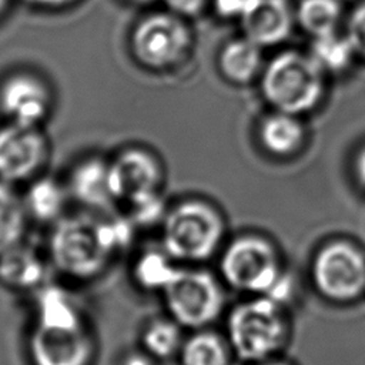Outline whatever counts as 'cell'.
<instances>
[{"label": "cell", "instance_id": "cell-17", "mask_svg": "<svg viewBox=\"0 0 365 365\" xmlns=\"http://www.w3.org/2000/svg\"><path fill=\"white\" fill-rule=\"evenodd\" d=\"M264 66L262 47L245 36L227 41L218 54V68L232 84H248L259 78Z\"/></svg>", "mask_w": 365, "mask_h": 365}, {"label": "cell", "instance_id": "cell-7", "mask_svg": "<svg viewBox=\"0 0 365 365\" xmlns=\"http://www.w3.org/2000/svg\"><path fill=\"white\" fill-rule=\"evenodd\" d=\"M131 53L140 66L170 70L191 51L192 33L185 19L170 11H154L137 21L130 37Z\"/></svg>", "mask_w": 365, "mask_h": 365}, {"label": "cell", "instance_id": "cell-20", "mask_svg": "<svg viewBox=\"0 0 365 365\" xmlns=\"http://www.w3.org/2000/svg\"><path fill=\"white\" fill-rule=\"evenodd\" d=\"M234 354L225 334L212 327L187 331L177 365H231Z\"/></svg>", "mask_w": 365, "mask_h": 365}, {"label": "cell", "instance_id": "cell-2", "mask_svg": "<svg viewBox=\"0 0 365 365\" xmlns=\"http://www.w3.org/2000/svg\"><path fill=\"white\" fill-rule=\"evenodd\" d=\"M157 242L181 265H205L225 244V220L212 202L184 198L167 208Z\"/></svg>", "mask_w": 365, "mask_h": 365}, {"label": "cell", "instance_id": "cell-30", "mask_svg": "<svg viewBox=\"0 0 365 365\" xmlns=\"http://www.w3.org/2000/svg\"><path fill=\"white\" fill-rule=\"evenodd\" d=\"M24 1L41 9H61L76 3L77 0H24Z\"/></svg>", "mask_w": 365, "mask_h": 365}, {"label": "cell", "instance_id": "cell-11", "mask_svg": "<svg viewBox=\"0 0 365 365\" xmlns=\"http://www.w3.org/2000/svg\"><path fill=\"white\" fill-rule=\"evenodd\" d=\"M110 178L118 205L161 192L160 160L143 148H127L110 163Z\"/></svg>", "mask_w": 365, "mask_h": 365}, {"label": "cell", "instance_id": "cell-21", "mask_svg": "<svg viewBox=\"0 0 365 365\" xmlns=\"http://www.w3.org/2000/svg\"><path fill=\"white\" fill-rule=\"evenodd\" d=\"M305 140V128L299 115L272 111L259 124V141L274 155L288 157L297 153Z\"/></svg>", "mask_w": 365, "mask_h": 365}, {"label": "cell", "instance_id": "cell-15", "mask_svg": "<svg viewBox=\"0 0 365 365\" xmlns=\"http://www.w3.org/2000/svg\"><path fill=\"white\" fill-rule=\"evenodd\" d=\"M294 21L295 13L287 0H247L240 16L244 36L261 47L285 40Z\"/></svg>", "mask_w": 365, "mask_h": 365}, {"label": "cell", "instance_id": "cell-22", "mask_svg": "<svg viewBox=\"0 0 365 365\" xmlns=\"http://www.w3.org/2000/svg\"><path fill=\"white\" fill-rule=\"evenodd\" d=\"M29 225L23 198L10 184L0 181V255L26 241Z\"/></svg>", "mask_w": 365, "mask_h": 365}, {"label": "cell", "instance_id": "cell-8", "mask_svg": "<svg viewBox=\"0 0 365 365\" xmlns=\"http://www.w3.org/2000/svg\"><path fill=\"white\" fill-rule=\"evenodd\" d=\"M24 346L29 365H94L98 356V339L91 322L30 324Z\"/></svg>", "mask_w": 365, "mask_h": 365}, {"label": "cell", "instance_id": "cell-13", "mask_svg": "<svg viewBox=\"0 0 365 365\" xmlns=\"http://www.w3.org/2000/svg\"><path fill=\"white\" fill-rule=\"evenodd\" d=\"M51 272L44 248L38 250L27 241L0 255V285L13 294L31 297L50 281Z\"/></svg>", "mask_w": 365, "mask_h": 365}, {"label": "cell", "instance_id": "cell-29", "mask_svg": "<svg viewBox=\"0 0 365 365\" xmlns=\"http://www.w3.org/2000/svg\"><path fill=\"white\" fill-rule=\"evenodd\" d=\"M354 174L359 187L365 191V145L358 150L354 160Z\"/></svg>", "mask_w": 365, "mask_h": 365}, {"label": "cell", "instance_id": "cell-23", "mask_svg": "<svg viewBox=\"0 0 365 365\" xmlns=\"http://www.w3.org/2000/svg\"><path fill=\"white\" fill-rule=\"evenodd\" d=\"M294 13L297 24L312 38L336 33L342 20L338 0H299Z\"/></svg>", "mask_w": 365, "mask_h": 365}, {"label": "cell", "instance_id": "cell-5", "mask_svg": "<svg viewBox=\"0 0 365 365\" xmlns=\"http://www.w3.org/2000/svg\"><path fill=\"white\" fill-rule=\"evenodd\" d=\"M225 336L235 358L247 362L267 359L285 338V322L275 299L257 295L237 304L227 317Z\"/></svg>", "mask_w": 365, "mask_h": 365}, {"label": "cell", "instance_id": "cell-16", "mask_svg": "<svg viewBox=\"0 0 365 365\" xmlns=\"http://www.w3.org/2000/svg\"><path fill=\"white\" fill-rule=\"evenodd\" d=\"M180 265L181 264L173 259L157 242L134 250V257L130 264V277L140 291L160 295L175 275Z\"/></svg>", "mask_w": 365, "mask_h": 365}, {"label": "cell", "instance_id": "cell-32", "mask_svg": "<svg viewBox=\"0 0 365 365\" xmlns=\"http://www.w3.org/2000/svg\"><path fill=\"white\" fill-rule=\"evenodd\" d=\"M131 1H134V3H141V4H145V3H151V1H154V0H131Z\"/></svg>", "mask_w": 365, "mask_h": 365}, {"label": "cell", "instance_id": "cell-31", "mask_svg": "<svg viewBox=\"0 0 365 365\" xmlns=\"http://www.w3.org/2000/svg\"><path fill=\"white\" fill-rule=\"evenodd\" d=\"M7 6H9V0H0V16L6 11Z\"/></svg>", "mask_w": 365, "mask_h": 365}, {"label": "cell", "instance_id": "cell-25", "mask_svg": "<svg viewBox=\"0 0 365 365\" xmlns=\"http://www.w3.org/2000/svg\"><path fill=\"white\" fill-rule=\"evenodd\" d=\"M344 34L349 40L356 57L365 60V0L348 14Z\"/></svg>", "mask_w": 365, "mask_h": 365}, {"label": "cell", "instance_id": "cell-14", "mask_svg": "<svg viewBox=\"0 0 365 365\" xmlns=\"http://www.w3.org/2000/svg\"><path fill=\"white\" fill-rule=\"evenodd\" d=\"M67 190L70 198L84 211L106 214L118 207L110 178V163L100 158H86L70 173Z\"/></svg>", "mask_w": 365, "mask_h": 365}, {"label": "cell", "instance_id": "cell-33", "mask_svg": "<svg viewBox=\"0 0 365 365\" xmlns=\"http://www.w3.org/2000/svg\"><path fill=\"white\" fill-rule=\"evenodd\" d=\"M262 365H284V364H279V362H267V364H262Z\"/></svg>", "mask_w": 365, "mask_h": 365}, {"label": "cell", "instance_id": "cell-3", "mask_svg": "<svg viewBox=\"0 0 365 365\" xmlns=\"http://www.w3.org/2000/svg\"><path fill=\"white\" fill-rule=\"evenodd\" d=\"M259 87L274 111L302 115L319 104L325 90V73L309 53L287 50L265 63Z\"/></svg>", "mask_w": 365, "mask_h": 365}, {"label": "cell", "instance_id": "cell-9", "mask_svg": "<svg viewBox=\"0 0 365 365\" xmlns=\"http://www.w3.org/2000/svg\"><path fill=\"white\" fill-rule=\"evenodd\" d=\"M318 291L334 301H349L365 291V258L346 242L325 245L312 264Z\"/></svg>", "mask_w": 365, "mask_h": 365}, {"label": "cell", "instance_id": "cell-18", "mask_svg": "<svg viewBox=\"0 0 365 365\" xmlns=\"http://www.w3.org/2000/svg\"><path fill=\"white\" fill-rule=\"evenodd\" d=\"M187 331L165 312L147 318L138 329L137 346L164 364L175 361Z\"/></svg>", "mask_w": 365, "mask_h": 365}, {"label": "cell", "instance_id": "cell-1", "mask_svg": "<svg viewBox=\"0 0 365 365\" xmlns=\"http://www.w3.org/2000/svg\"><path fill=\"white\" fill-rule=\"evenodd\" d=\"M53 272L76 284H88L104 275L118 259L110 245L101 214H66L53 224L44 245Z\"/></svg>", "mask_w": 365, "mask_h": 365}, {"label": "cell", "instance_id": "cell-6", "mask_svg": "<svg viewBox=\"0 0 365 365\" xmlns=\"http://www.w3.org/2000/svg\"><path fill=\"white\" fill-rule=\"evenodd\" d=\"M221 281L241 292L272 298L281 285L279 264L272 245L258 235H240L218 254Z\"/></svg>", "mask_w": 365, "mask_h": 365}, {"label": "cell", "instance_id": "cell-4", "mask_svg": "<svg viewBox=\"0 0 365 365\" xmlns=\"http://www.w3.org/2000/svg\"><path fill=\"white\" fill-rule=\"evenodd\" d=\"M158 297L164 312L185 331L212 327L225 305L224 282L204 265H180Z\"/></svg>", "mask_w": 365, "mask_h": 365}, {"label": "cell", "instance_id": "cell-27", "mask_svg": "<svg viewBox=\"0 0 365 365\" xmlns=\"http://www.w3.org/2000/svg\"><path fill=\"white\" fill-rule=\"evenodd\" d=\"M217 13L222 17H238L241 16L247 0H212Z\"/></svg>", "mask_w": 365, "mask_h": 365}, {"label": "cell", "instance_id": "cell-12", "mask_svg": "<svg viewBox=\"0 0 365 365\" xmlns=\"http://www.w3.org/2000/svg\"><path fill=\"white\" fill-rule=\"evenodd\" d=\"M51 94L46 83L30 73H14L0 86V111L9 123L38 125L48 114Z\"/></svg>", "mask_w": 365, "mask_h": 365}, {"label": "cell", "instance_id": "cell-24", "mask_svg": "<svg viewBox=\"0 0 365 365\" xmlns=\"http://www.w3.org/2000/svg\"><path fill=\"white\" fill-rule=\"evenodd\" d=\"M309 54L325 74L346 70L356 57L346 36L338 31L312 38Z\"/></svg>", "mask_w": 365, "mask_h": 365}, {"label": "cell", "instance_id": "cell-10", "mask_svg": "<svg viewBox=\"0 0 365 365\" xmlns=\"http://www.w3.org/2000/svg\"><path fill=\"white\" fill-rule=\"evenodd\" d=\"M48 155V144L36 125L7 123L0 127V181L16 184L34 178Z\"/></svg>", "mask_w": 365, "mask_h": 365}, {"label": "cell", "instance_id": "cell-19", "mask_svg": "<svg viewBox=\"0 0 365 365\" xmlns=\"http://www.w3.org/2000/svg\"><path fill=\"white\" fill-rule=\"evenodd\" d=\"M68 200L67 187L50 177L34 178L23 197L30 221L48 227L66 215Z\"/></svg>", "mask_w": 365, "mask_h": 365}, {"label": "cell", "instance_id": "cell-28", "mask_svg": "<svg viewBox=\"0 0 365 365\" xmlns=\"http://www.w3.org/2000/svg\"><path fill=\"white\" fill-rule=\"evenodd\" d=\"M120 365H161L154 358H151L148 354H145L143 349L135 346V349H131L124 354Z\"/></svg>", "mask_w": 365, "mask_h": 365}, {"label": "cell", "instance_id": "cell-26", "mask_svg": "<svg viewBox=\"0 0 365 365\" xmlns=\"http://www.w3.org/2000/svg\"><path fill=\"white\" fill-rule=\"evenodd\" d=\"M163 3L165 4L167 10L185 19L201 13L208 0H163Z\"/></svg>", "mask_w": 365, "mask_h": 365}]
</instances>
